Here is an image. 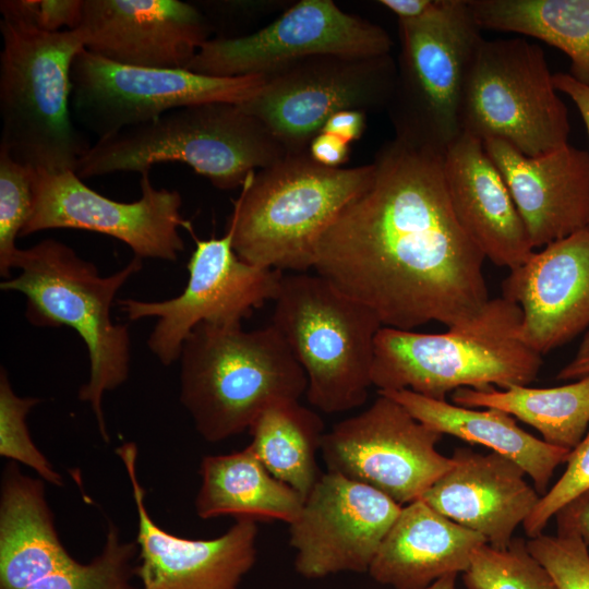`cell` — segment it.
<instances>
[{"label": "cell", "instance_id": "cell-1", "mask_svg": "<svg viewBox=\"0 0 589 589\" xmlns=\"http://www.w3.org/2000/svg\"><path fill=\"white\" fill-rule=\"evenodd\" d=\"M373 165L370 187L317 239L316 274L386 327L470 321L490 300L485 256L453 211L443 154L394 137Z\"/></svg>", "mask_w": 589, "mask_h": 589}, {"label": "cell", "instance_id": "cell-2", "mask_svg": "<svg viewBox=\"0 0 589 589\" xmlns=\"http://www.w3.org/2000/svg\"><path fill=\"white\" fill-rule=\"evenodd\" d=\"M520 308L490 299L470 321L429 334L383 326L375 338L372 385L446 400L461 387L506 389L533 382L542 356L521 338Z\"/></svg>", "mask_w": 589, "mask_h": 589}, {"label": "cell", "instance_id": "cell-3", "mask_svg": "<svg viewBox=\"0 0 589 589\" xmlns=\"http://www.w3.org/2000/svg\"><path fill=\"white\" fill-rule=\"evenodd\" d=\"M134 256L123 268L101 276L97 267L65 243L47 238L27 249H19L13 268L16 277L0 284L3 291L26 297L25 316L37 327H69L84 341L89 358V378L81 386L79 399L87 402L96 418L100 436L108 443L103 398L129 376L131 339L128 325L116 324L111 306L120 288L141 268Z\"/></svg>", "mask_w": 589, "mask_h": 589}, {"label": "cell", "instance_id": "cell-4", "mask_svg": "<svg viewBox=\"0 0 589 589\" xmlns=\"http://www.w3.org/2000/svg\"><path fill=\"white\" fill-rule=\"evenodd\" d=\"M180 401L199 434L217 443L249 430L269 405L299 400L304 370L280 333L241 324H199L183 342Z\"/></svg>", "mask_w": 589, "mask_h": 589}, {"label": "cell", "instance_id": "cell-5", "mask_svg": "<svg viewBox=\"0 0 589 589\" xmlns=\"http://www.w3.org/2000/svg\"><path fill=\"white\" fill-rule=\"evenodd\" d=\"M374 172L373 163L325 167L308 151L252 172L227 223L235 252L250 264L279 272L313 268L317 239L370 187Z\"/></svg>", "mask_w": 589, "mask_h": 589}, {"label": "cell", "instance_id": "cell-6", "mask_svg": "<svg viewBox=\"0 0 589 589\" xmlns=\"http://www.w3.org/2000/svg\"><path fill=\"white\" fill-rule=\"evenodd\" d=\"M287 155L269 131L239 105L180 107L147 123L97 140L80 158L83 180L121 171H149L160 163H182L219 190L242 188L256 169Z\"/></svg>", "mask_w": 589, "mask_h": 589}, {"label": "cell", "instance_id": "cell-7", "mask_svg": "<svg viewBox=\"0 0 589 589\" xmlns=\"http://www.w3.org/2000/svg\"><path fill=\"white\" fill-rule=\"evenodd\" d=\"M0 147L35 170L75 171L89 148L71 112L76 29L44 33L1 20Z\"/></svg>", "mask_w": 589, "mask_h": 589}, {"label": "cell", "instance_id": "cell-8", "mask_svg": "<svg viewBox=\"0 0 589 589\" xmlns=\"http://www.w3.org/2000/svg\"><path fill=\"white\" fill-rule=\"evenodd\" d=\"M274 302L272 325L305 372L308 401L326 413L362 406L383 327L376 313L317 274L283 276Z\"/></svg>", "mask_w": 589, "mask_h": 589}, {"label": "cell", "instance_id": "cell-9", "mask_svg": "<svg viewBox=\"0 0 589 589\" xmlns=\"http://www.w3.org/2000/svg\"><path fill=\"white\" fill-rule=\"evenodd\" d=\"M400 52L387 111L395 137L444 154L461 134L466 77L484 39L467 0H437L425 15L398 21Z\"/></svg>", "mask_w": 589, "mask_h": 589}, {"label": "cell", "instance_id": "cell-10", "mask_svg": "<svg viewBox=\"0 0 589 589\" xmlns=\"http://www.w3.org/2000/svg\"><path fill=\"white\" fill-rule=\"evenodd\" d=\"M461 133L501 140L534 157L568 144V110L544 51L524 38H485L469 68L460 105Z\"/></svg>", "mask_w": 589, "mask_h": 589}, {"label": "cell", "instance_id": "cell-11", "mask_svg": "<svg viewBox=\"0 0 589 589\" xmlns=\"http://www.w3.org/2000/svg\"><path fill=\"white\" fill-rule=\"evenodd\" d=\"M263 75L259 93L239 106L256 118L287 154H298L308 151L333 115L387 109L397 63L390 53L314 55Z\"/></svg>", "mask_w": 589, "mask_h": 589}, {"label": "cell", "instance_id": "cell-12", "mask_svg": "<svg viewBox=\"0 0 589 589\" xmlns=\"http://www.w3.org/2000/svg\"><path fill=\"white\" fill-rule=\"evenodd\" d=\"M71 83L73 119L101 140L180 107L244 104L259 93L264 75L220 77L188 69L130 67L83 49L73 61Z\"/></svg>", "mask_w": 589, "mask_h": 589}, {"label": "cell", "instance_id": "cell-13", "mask_svg": "<svg viewBox=\"0 0 589 589\" xmlns=\"http://www.w3.org/2000/svg\"><path fill=\"white\" fill-rule=\"evenodd\" d=\"M194 239L189 279L180 294L163 301H117L130 321L157 318L147 346L163 365L179 360L183 342L199 324H241L255 309L274 301L280 288L281 272L240 259L229 231L221 238Z\"/></svg>", "mask_w": 589, "mask_h": 589}, {"label": "cell", "instance_id": "cell-14", "mask_svg": "<svg viewBox=\"0 0 589 589\" xmlns=\"http://www.w3.org/2000/svg\"><path fill=\"white\" fill-rule=\"evenodd\" d=\"M377 394L368 409L324 433L321 453L327 471L372 486L402 506L421 498L454 460L435 448L443 434Z\"/></svg>", "mask_w": 589, "mask_h": 589}, {"label": "cell", "instance_id": "cell-15", "mask_svg": "<svg viewBox=\"0 0 589 589\" xmlns=\"http://www.w3.org/2000/svg\"><path fill=\"white\" fill-rule=\"evenodd\" d=\"M141 196L118 202L86 185L74 171L35 170V200L21 236L46 229H79L110 236L140 259L173 262L184 250L179 229L192 231L182 217L176 190L157 189L149 171L141 173Z\"/></svg>", "mask_w": 589, "mask_h": 589}, {"label": "cell", "instance_id": "cell-16", "mask_svg": "<svg viewBox=\"0 0 589 589\" xmlns=\"http://www.w3.org/2000/svg\"><path fill=\"white\" fill-rule=\"evenodd\" d=\"M393 46L384 28L332 0H301L252 34L208 39L187 69L220 77L266 74L314 55L373 57Z\"/></svg>", "mask_w": 589, "mask_h": 589}, {"label": "cell", "instance_id": "cell-17", "mask_svg": "<svg viewBox=\"0 0 589 589\" xmlns=\"http://www.w3.org/2000/svg\"><path fill=\"white\" fill-rule=\"evenodd\" d=\"M401 505L339 473H322L289 524L294 569L308 579L368 573Z\"/></svg>", "mask_w": 589, "mask_h": 589}, {"label": "cell", "instance_id": "cell-18", "mask_svg": "<svg viewBox=\"0 0 589 589\" xmlns=\"http://www.w3.org/2000/svg\"><path fill=\"white\" fill-rule=\"evenodd\" d=\"M131 482L137 513L139 546L135 577L141 589H238L256 561L257 525L237 518L221 536L187 539L172 534L151 517L145 490L137 478V446L133 442L116 448Z\"/></svg>", "mask_w": 589, "mask_h": 589}, {"label": "cell", "instance_id": "cell-19", "mask_svg": "<svg viewBox=\"0 0 589 589\" xmlns=\"http://www.w3.org/2000/svg\"><path fill=\"white\" fill-rule=\"evenodd\" d=\"M76 31L87 51L151 69H187L211 32L203 13L179 0H83Z\"/></svg>", "mask_w": 589, "mask_h": 589}, {"label": "cell", "instance_id": "cell-20", "mask_svg": "<svg viewBox=\"0 0 589 589\" xmlns=\"http://www.w3.org/2000/svg\"><path fill=\"white\" fill-rule=\"evenodd\" d=\"M502 297L522 313L521 338L541 356L589 329V226L509 271Z\"/></svg>", "mask_w": 589, "mask_h": 589}, {"label": "cell", "instance_id": "cell-21", "mask_svg": "<svg viewBox=\"0 0 589 589\" xmlns=\"http://www.w3.org/2000/svg\"><path fill=\"white\" fill-rule=\"evenodd\" d=\"M534 249L589 226V153L566 144L529 157L501 140L483 142Z\"/></svg>", "mask_w": 589, "mask_h": 589}, {"label": "cell", "instance_id": "cell-22", "mask_svg": "<svg viewBox=\"0 0 589 589\" xmlns=\"http://www.w3.org/2000/svg\"><path fill=\"white\" fill-rule=\"evenodd\" d=\"M454 465L421 497L450 520L480 533L495 549H506L541 495L524 469L495 452L457 448Z\"/></svg>", "mask_w": 589, "mask_h": 589}, {"label": "cell", "instance_id": "cell-23", "mask_svg": "<svg viewBox=\"0 0 589 589\" xmlns=\"http://www.w3.org/2000/svg\"><path fill=\"white\" fill-rule=\"evenodd\" d=\"M453 211L485 259L509 271L536 251L507 184L483 142L461 133L443 154Z\"/></svg>", "mask_w": 589, "mask_h": 589}, {"label": "cell", "instance_id": "cell-24", "mask_svg": "<svg viewBox=\"0 0 589 589\" xmlns=\"http://www.w3.org/2000/svg\"><path fill=\"white\" fill-rule=\"evenodd\" d=\"M485 543L480 533L419 498L401 507L368 573L394 589H424L443 576L466 572Z\"/></svg>", "mask_w": 589, "mask_h": 589}, {"label": "cell", "instance_id": "cell-25", "mask_svg": "<svg viewBox=\"0 0 589 589\" xmlns=\"http://www.w3.org/2000/svg\"><path fill=\"white\" fill-rule=\"evenodd\" d=\"M401 405L416 420L469 443L486 446L517 462L542 496L557 466L570 450L553 446L522 430L515 418L494 408H467L409 389L377 392Z\"/></svg>", "mask_w": 589, "mask_h": 589}, {"label": "cell", "instance_id": "cell-26", "mask_svg": "<svg viewBox=\"0 0 589 589\" xmlns=\"http://www.w3.org/2000/svg\"><path fill=\"white\" fill-rule=\"evenodd\" d=\"M199 472L202 483L194 508L202 519L233 516L289 525L304 503L296 490L268 472L250 445L230 454L204 456Z\"/></svg>", "mask_w": 589, "mask_h": 589}, {"label": "cell", "instance_id": "cell-27", "mask_svg": "<svg viewBox=\"0 0 589 589\" xmlns=\"http://www.w3.org/2000/svg\"><path fill=\"white\" fill-rule=\"evenodd\" d=\"M480 29L538 38L570 59L569 75L589 86V0H467Z\"/></svg>", "mask_w": 589, "mask_h": 589}, {"label": "cell", "instance_id": "cell-28", "mask_svg": "<svg viewBox=\"0 0 589 589\" xmlns=\"http://www.w3.org/2000/svg\"><path fill=\"white\" fill-rule=\"evenodd\" d=\"M450 399L461 407L502 410L534 428L544 442L568 450L579 444L589 428V374L550 388L461 387L450 394Z\"/></svg>", "mask_w": 589, "mask_h": 589}, {"label": "cell", "instance_id": "cell-29", "mask_svg": "<svg viewBox=\"0 0 589 589\" xmlns=\"http://www.w3.org/2000/svg\"><path fill=\"white\" fill-rule=\"evenodd\" d=\"M249 431V445L268 472L305 500L322 474L316 465L322 418L299 400H281L265 408Z\"/></svg>", "mask_w": 589, "mask_h": 589}, {"label": "cell", "instance_id": "cell-30", "mask_svg": "<svg viewBox=\"0 0 589 589\" xmlns=\"http://www.w3.org/2000/svg\"><path fill=\"white\" fill-rule=\"evenodd\" d=\"M137 554V543L123 541L118 527L108 522L105 544L91 562H77L60 544L23 589H141L132 582Z\"/></svg>", "mask_w": 589, "mask_h": 589}, {"label": "cell", "instance_id": "cell-31", "mask_svg": "<svg viewBox=\"0 0 589 589\" xmlns=\"http://www.w3.org/2000/svg\"><path fill=\"white\" fill-rule=\"evenodd\" d=\"M462 580L467 589H558L521 538L506 549L488 543L478 548Z\"/></svg>", "mask_w": 589, "mask_h": 589}, {"label": "cell", "instance_id": "cell-32", "mask_svg": "<svg viewBox=\"0 0 589 589\" xmlns=\"http://www.w3.org/2000/svg\"><path fill=\"white\" fill-rule=\"evenodd\" d=\"M35 169L13 159L0 147V275L10 278L19 251L16 238L26 225L35 200Z\"/></svg>", "mask_w": 589, "mask_h": 589}, {"label": "cell", "instance_id": "cell-33", "mask_svg": "<svg viewBox=\"0 0 589 589\" xmlns=\"http://www.w3.org/2000/svg\"><path fill=\"white\" fill-rule=\"evenodd\" d=\"M39 398L20 397L13 390L8 373L0 372V456L32 468L41 480L61 488L63 478L36 447L26 424V416Z\"/></svg>", "mask_w": 589, "mask_h": 589}, {"label": "cell", "instance_id": "cell-34", "mask_svg": "<svg viewBox=\"0 0 589 589\" xmlns=\"http://www.w3.org/2000/svg\"><path fill=\"white\" fill-rule=\"evenodd\" d=\"M532 556L548 570L558 589H589V551L575 531L557 528L527 541Z\"/></svg>", "mask_w": 589, "mask_h": 589}, {"label": "cell", "instance_id": "cell-35", "mask_svg": "<svg viewBox=\"0 0 589 589\" xmlns=\"http://www.w3.org/2000/svg\"><path fill=\"white\" fill-rule=\"evenodd\" d=\"M566 464L563 474L540 497L537 506L522 524L529 538L543 533V529L552 517L568 503L589 491V428L579 444L570 450Z\"/></svg>", "mask_w": 589, "mask_h": 589}, {"label": "cell", "instance_id": "cell-36", "mask_svg": "<svg viewBox=\"0 0 589 589\" xmlns=\"http://www.w3.org/2000/svg\"><path fill=\"white\" fill-rule=\"evenodd\" d=\"M83 0H2V20L44 33L76 29Z\"/></svg>", "mask_w": 589, "mask_h": 589}, {"label": "cell", "instance_id": "cell-37", "mask_svg": "<svg viewBox=\"0 0 589 589\" xmlns=\"http://www.w3.org/2000/svg\"><path fill=\"white\" fill-rule=\"evenodd\" d=\"M308 153L315 163L329 168H338L347 163L350 148L349 143L340 137L320 132L310 142Z\"/></svg>", "mask_w": 589, "mask_h": 589}, {"label": "cell", "instance_id": "cell-38", "mask_svg": "<svg viewBox=\"0 0 589 589\" xmlns=\"http://www.w3.org/2000/svg\"><path fill=\"white\" fill-rule=\"evenodd\" d=\"M555 517L557 528L577 532L589 545V491L568 503Z\"/></svg>", "mask_w": 589, "mask_h": 589}, {"label": "cell", "instance_id": "cell-39", "mask_svg": "<svg viewBox=\"0 0 589 589\" xmlns=\"http://www.w3.org/2000/svg\"><path fill=\"white\" fill-rule=\"evenodd\" d=\"M366 113L359 110H342L333 115L321 132L334 134L347 143L359 140L365 129Z\"/></svg>", "mask_w": 589, "mask_h": 589}, {"label": "cell", "instance_id": "cell-40", "mask_svg": "<svg viewBox=\"0 0 589 589\" xmlns=\"http://www.w3.org/2000/svg\"><path fill=\"white\" fill-rule=\"evenodd\" d=\"M553 84L557 92L568 96L577 107L589 137V86L579 83L569 73H554Z\"/></svg>", "mask_w": 589, "mask_h": 589}, {"label": "cell", "instance_id": "cell-41", "mask_svg": "<svg viewBox=\"0 0 589 589\" xmlns=\"http://www.w3.org/2000/svg\"><path fill=\"white\" fill-rule=\"evenodd\" d=\"M437 0H381L380 3L397 15L398 21L419 19L429 13Z\"/></svg>", "mask_w": 589, "mask_h": 589}, {"label": "cell", "instance_id": "cell-42", "mask_svg": "<svg viewBox=\"0 0 589 589\" xmlns=\"http://www.w3.org/2000/svg\"><path fill=\"white\" fill-rule=\"evenodd\" d=\"M589 374V329L585 333L574 358L557 373L561 381L579 380Z\"/></svg>", "mask_w": 589, "mask_h": 589}, {"label": "cell", "instance_id": "cell-43", "mask_svg": "<svg viewBox=\"0 0 589 589\" xmlns=\"http://www.w3.org/2000/svg\"><path fill=\"white\" fill-rule=\"evenodd\" d=\"M457 574H449L437 579L424 589H456Z\"/></svg>", "mask_w": 589, "mask_h": 589}]
</instances>
